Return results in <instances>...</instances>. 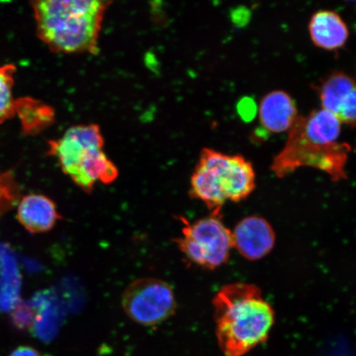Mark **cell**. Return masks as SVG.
Returning a JSON list of instances; mask_svg holds the SVG:
<instances>
[{"label": "cell", "instance_id": "cell-1", "mask_svg": "<svg viewBox=\"0 0 356 356\" xmlns=\"http://www.w3.org/2000/svg\"><path fill=\"white\" fill-rule=\"evenodd\" d=\"M218 344L225 356H244L268 339L273 307L255 284H227L213 300Z\"/></svg>", "mask_w": 356, "mask_h": 356}, {"label": "cell", "instance_id": "cell-2", "mask_svg": "<svg viewBox=\"0 0 356 356\" xmlns=\"http://www.w3.org/2000/svg\"><path fill=\"white\" fill-rule=\"evenodd\" d=\"M108 4L97 0L33 2L38 37L53 52H95Z\"/></svg>", "mask_w": 356, "mask_h": 356}, {"label": "cell", "instance_id": "cell-3", "mask_svg": "<svg viewBox=\"0 0 356 356\" xmlns=\"http://www.w3.org/2000/svg\"><path fill=\"white\" fill-rule=\"evenodd\" d=\"M256 188V175L251 162L242 155H228L204 149L191 178V197L200 200L220 216L224 204L246 199Z\"/></svg>", "mask_w": 356, "mask_h": 356}, {"label": "cell", "instance_id": "cell-4", "mask_svg": "<svg viewBox=\"0 0 356 356\" xmlns=\"http://www.w3.org/2000/svg\"><path fill=\"white\" fill-rule=\"evenodd\" d=\"M350 151L349 144L325 143L307 135L299 115L288 131L286 145L274 158L270 170L282 178L301 167H310L326 172L337 182L347 179L346 166Z\"/></svg>", "mask_w": 356, "mask_h": 356}, {"label": "cell", "instance_id": "cell-5", "mask_svg": "<svg viewBox=\"0 0 356 356\" xmlns=\"http://www.w3.org/2000/svg\"><path fill=\"white\" fill-rule=\"evenodd\" d=\"M184 227L176 239L178 248L191 264L213 270L228 261L234 248L232 231L220 216L211 215L193 222L181 218Z\"/></svg>", "mask_w": 356, "mask_h": 356}, {"label": "cell", "instance_id": "cell-6", "mask_svg": "<svg viewBox=\"0 0 356 356\" xmlns=\"http://www.w3.org/2000/svg\"><path fill=\"white\" fill-rule=\"evenodd\" d=\"M122 305L129 318L147 327L166 321L177 309L175 293L170 284L150 277L137 279L129 284Z\"/></svg>", "mask_w": 356, "mask_h": 356}, {"label": "cell", "instance_id": "cell-7", "mask_svg": "<svg viewBox=\"0 0 356 356\" xmlns=\"http://www.w3.org/2000/svg\"><path fill=\"white\" fill-rule=\"evenodd\" d=\"M104 141L97 124H79L70 127L60 139L50 142L51 155L59 162L67 176L72 175L89 151L104 148Z\"/></svg>", "mask_w": 356, "mask_h": 356}, {"label": "cell", "instance_id": "cell-8", "mask_svg": "<svg viewBox=\"0 0 356 356\" xmlns=\"http://www.w3.org/2000/svg\"><path fill=\"white\" fill-rule=\"evenodd\" d=\"M323 109L356 128V83L343 72L332 73L318 87Z\"/></svg>", "mask_w": 356, "mask_h": 356}, {"label": "cell", "instance_id": "cell-9", "mask_svg": "<svg viewBox=\"0 0 356 356\" xmlns=\"http://www.w3.org/2000/svg\"><path fill=\"white\" fill-rule=\"evenodd\" d=\"M232 235L234 248L250 261L260 260L268 255L275 243L273 226L260 216H248L240 220Z\"/></svg>", "mask_w": 356, "mask_h": 356}, {"label": "cell", "instance_id": "cell-10", "mask_svg": "<svg viewBox=\"0 0 356 356\" xmlns=\"http://www.w3.org/2000/svg\"><path fill=\"white\" fill-rule=\"evenodd\" d=\"M17 219L29 232L43 234L54 228L61 216L51 199L41 194H29L17 204Z\"/></svg>", "mask_w": 356, "mask_h": 356}, {"label": "cell", "instance_id": "cell-11", "mask_svg": "<svg viewBox=\"0 0 356 356\" xmlns=\"http://www.w3.org/2000/svg\"><path fill=\"white\" fill-rule=\"evenodd\" d=\"M258 114L265 131L275 134L289 131L299 117L295 100L282 90L267 93L260 102Z\"/></svg>", "mask_w": 356, "mask_h": 356}, {"label": "cell", "instance_id": "cell-12", "mask_svg": "<svg viewBox=\"0 0 356 356\" xmlns=\"http://www.w3.org/2000/svg\"><path fill=\"white\" fill-rule=\"evenodd\" d=\"M309 31L316 47L326 51L343 47L349 38V29L337 13L320 10L311 17Z\"/></svg>", "mask_w": 356, "mask_h": 356}, {"label": "cell", "instance_id": "cell-13", "mask_svg": "<svg viewBox=\"0 0 356 356\" xmlns=\"http://www.w3.org/2000/svg\"><path fill=\"white\" fill-rule=\"evenodd\" d=\"M15 114H19L26 133L40 131L54 120V111L51 106L32 99L17 100Z\"/></svg>", "mask_w": 356, "mask_h": 356}, {"label": "cell", "instance_id": "cell-14", "mask_svg": "<svg viewBox=\"0 0 356 356\" xmlns=\"http://www.w3.org/2000/svg\"><path fill=\"white\" fill-rule=\"evenodd\" d=\"M15 70L13 65L0 67V123L15 115L16 100L13 95Z\"/></svg>", "mask_w": 356, "mask_h": 356}, {"label": "cell", "instance_id": "cell-15", "mask_svg": "<svg viewBox=\"0 0 356 356\" xmlns=\"http://www.w3.org/2000/svg\"><path fill=\"white\" fill-rule=\"evenodd\" d=\"M20 188L11 172L0 171V219L20 200Z\"/></svg>", "mask_w": 356, "mask_h": 356}, {"label": "cell", "instance_id": "cell-16", "mask_svg": "<svg viewBox=\"0 0 356 356\" xmlns=\"http://www.w3.org/2000/svg\"><path fill=\"white\" fill-rule=\"evenodd\" d=\"M10 356H42L38 350L30 346H20L13 350Z\"/></svg>", "mask_w": 356, "mask_h": 356}]
</instances>
